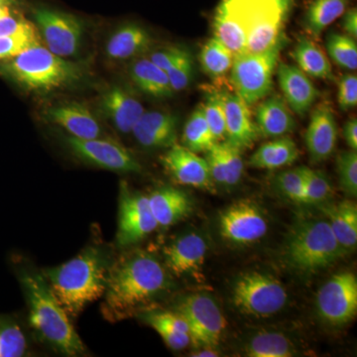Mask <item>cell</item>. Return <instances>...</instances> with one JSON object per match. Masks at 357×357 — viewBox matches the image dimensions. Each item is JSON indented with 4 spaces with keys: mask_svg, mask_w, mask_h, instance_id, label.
I'll return each instance as SVG.
<instances>
[{
    "mask_svg": "<svg viewBox=\"0 0 357 357\" xmlns=\"http://www.w3.org/2000/svg\"><path fill=\"white\" fill-rule=\"evenodd\" d=\"M295 0H220L213 13V37L234 57L260 53L285 39L284 29Z\"/></svg>",
    "mask_w": 357,
    "mask_h": 357,
    "instance_id": "cell-1",
    "label": "cell"
},
{
    "mask_svg": "<svg viewBox=\"0 0 357 357\" xmlns=\"http://www.w3.org/2000/svg\"><path fill=\"white\" fill-rule=\"evenodd\" d=\"M165 266L151 253L136 250L122 255L110 264L102 312L115 323L144 311L170 290Z\"/></svg>",
    "mask_w": 357,
    "mask_h": 357,
    "instance_id": "cell-2",
    "label": "cell"
},
{
    "mask_svg": "<svg viewBox=\"0 0 357 357\" xmlns=\"http://www.w3.org/2000/svg\"><path fill=\"white\" fill-rule=\"evenodd\" d=\"M16 273L27 303L29 324L36 337L63 356H84L86 349L83 340L59 304L42 271L29 265H20Z\"/></svg>",
    "mask_w": 357,
    "mask_h": 357,
    "instance_id": "cell-3",
    "label": "cell"
},
{
    "mask_svg": "<svg viewBox=\"0 0 357 357\" xmlns=\"http://www.w3.org/2000/svg\"><path fill=\"white\" fill-rule=\"evenodd\" d=\"M109 255L98 246H89L69 261L42 271L52 292L70 319L103 297L110 264Z\"/></svg>",
    "mask_w": 357,
    "mask_h": 357,
    "instance_id": "cell-4",
    "label": "cell"
},
{
    "mask_svg": "<svg viewBox=\"0 0 357 357\" xmlns=\"http://www.w3.org/2000/svg\"><path fill=\"white\" fill-rule=\"evenodd\" d=\"M0 74L29 91H50L75 81L79 70L38 43L0 62Z\"/></svg>",
    "mask_w": 357,
    "mask_h": 357,
    "instance_id": "cell-5",
    "label": "cell"
},
{
    "mask_svg": "<svg viewBox=\"0 0 357 357\" xmlns=\"http://www.w3.org/2000/svg\"><path fill=\"white\" fill-rule=\"evenodd\" d=\"M344 255L326 220L298 223L284 249V258L289 266L302 273L325 269Z\"/></svg>",
    "mask_w": 357,
    "mask_h": 357,
    "instance_id": "cell-6",
    "label": "cell"
},
{
    "mask_svg": "<svg viewBox=\"0 0 357 357\" xmlns=\"http://www.w3.org/2000/svg\"><path fill=\"white\" fill-rule=\"evenodd\" d=\"M286 38L260 53H244L234 59L230 69V83L248 105H255L269 95L273 84L275 68L278 65Z\"/></svg>",
    "mask_w": 357,
    "mask_h": 357,
    "instance_id": "cell-7",
    "label": "cell"
},
{
    "mask_svg": "<svg viewBox=\"0 0 357 357\" xmlns=\"http://www.w3.org/2000/svg\"><path fill=\"white\" fill-rule=\"evenodd\" d=\"M232 303L239 312L265 318L281 311L287 303V291L278 279L261 272H248L237 279Z\"/></svg>",
    "mask_w": 357,
    "mask_h": 357,
    "instance_id": "cell-8",
    "label": "cell"
},
{
    "mask_svg": "<svg viewBox=\"0 0 357 357\" xmlns=\"http://www.w3.org/2000/svg\"><path fill=\"white\" fill-rule=\"evenodd\" d=\"M175 312L189 326L191 342L197 349H217L225 332V319L213 298L208 294H190L178 299Z\"/></svg>",
    "mask_w": 357,
    "mask_h": 357,
    "instance_id": "cell-9",
    "label": "cell"
},
{
    "mask_svg": "<svg viewBox=\"0 0 357 357\" xmlns=\"http://www.w3.org/2000/svg\"><path fill=\"white\" fill-rule=\"evenodd\" d=\"M158 229L148 196L129 189L126 182L121 183L119 199L116 244L129 248L139 243Z\"/></svg>",
    "mask_w": 357,
    "mask_h": 357,
    "instance_id": "cell-10",
    "label": "cell"
},
{
    "mask_svg": "<svg viewBox=\"0 0 357 357\" xmlns=\"http://www.w3.org/2000/svg\"><path fill=\"white\" fill-rule=\"evenodd\" d=\"M317 311L321 319L333 326H342L356 318L357 278L351 272L333 275L319 289Z\"/></svg>",
    "mask_w": 357,
    "mask_h": 357,
    "instance_id": "cell-11",
    "label": "cell"
},
{
    "mask_svg": "<svg viewBox=\"0 0 357 357\" xmlns=\"http://www.w3.org/2000/svg\"><path fill=\"white\" fill-rule=\"evenodd\" d=\"M65 143L77 158L105 170L119 173H139L141 166L126 147L107 139H79L65 137Z\"/></svg>",
    "mask_w": 357,
    "mask_h": 357,
    "instance_id": "cell-12",
    "label": "cell"
},
{
    "mask_svg": "<svg viewBox=\"0 0 357 357\" xmlns=\"http://www.w3.org/2000/svg\"><path fill=\"white\" fill-rule=\"evenodd\" d=\"M218 227L225 241L239 245L255 243L268 231L266 217L250 199H241L227 206L220 215Z\"/></svg>",
    "mask_w": 357,
    "mask_h": 357,
    "instance_id": "cell-13",
    "label": "cell"
},
{
    "mask_svg": "<svg viewBox=\"0 0 357 357\" xmlns=\"http://www.w3.org/2000/svg\"><path fill=\"white\" fill-rule=\"evenodd\" d=\"M34 15L47 48L52 53L62 58L77 53L83 24L76 16L47 8L36 9Z\"/></svg>",
    "mask_w": 357,
    "mask_h": 357,
    "instance_id": "cell-14",
    "label": "cell"
},
{
    "mask_svg": "<svg viewBox=\"0 0 357 357\" xmlns=\"http://www.w3.org/2000/svg\"><path fill=\"white\" fill-rule=\"evenodd\" d=\"M161 162L178 184L215 191V184L211 178L208 163L198 153L176 143L161 157Z\"/></svg>",
    "mask_w": 357,
    "mask_h": 357,
    "instance_id": "cell-15",
    "label": "cell"
},
{
    "mask_svg": "<svg viewBox=\"0 0 357 357\" xmlns=\"http://www.w3.org/2000/svg\"><path fill=\"white\" fill-rule=\"evenodd\" d=\"M208 245L201 234L190 232L168 244L163 249L167 270L178 277L197 273L206 259Z\"/></svg>",
    "mask_w": 357,
    "mask_h": 357,
    "instance_id": "cell-16",
    "label": "cell"
},
{
    "mask_svg": "<svg viewBox=\"0 0 357 357\" xmlns=\"http://www.w3.org/2000/svg\"><path fill=\"white\" fill-rule=\"evenodd\" d=\"M225 112V139L238 149L252 146L257 140V126L252 121L248 105L236 91H222Z\"/></svg>",
    "mask_w": 357,
    "mask_h": 357,
    "instance_id": "cell-17",
    "label": "cell"
},
{
    "mask_svg": "<svg viewBox=\"0 0 357 357\" xmlns=\"http://www.w3.org/2000/svg\"><path fill=\"white\" fill-rule=\"evenodd\" d=\"M177 129L176 115L170 112H144L131 132L141 146L149 149H169L177 143Z\"/></svg>",
    "mask_w": 357,
    "mask_h": 357,
    "instance_id": "cell-18",
    "label": "cell"
},
{
    "mask_svg": "<svg viewBox=\"0 0 357 357\" xmlns=\"http://www.w3.org/2000/svg\"><path fill=\"white\" fill-rule=\"evenodd\" d=\"M337 141L335 114L328 105H319L312 112L306 132V144L311 161L319 163L328 159L335 151Z\"/></svg>",
    "mask_w": 357,
    "mask_h": 357,
    "instance_id": "cell-19",
    "label": "cell"
},
{
    "mask_svg": "<svg viewBox=\"0 0 357 357\" xmlns=\"http://www.w3.org/2000/svg\"><path fill=\"white\" fill-rule=\"evenodd\" d=\"M277 74L289 107L301 116L307 114L319 96L309 77L300 68L286 63L279 64Z\"/></svg>",
    "mask_w": 357,
    "mask_h": 357,
    "instance_id": "cell-20",
    "label": "cell"
},
{
    "mask_svg": "<svg viewBox=\"0 0 357 357\" xmlns=\"http://www.w3.org/2000/svg\"><path fill=\"white\" fill-rule=\"evenodd\" d=\"M148 201L158 227L163 229L189 217L192 211L191 199L176 188H159L148 196Z\"/></svg>",
    "mask_w": 357,
    "mask_h": 357,
    "instance_id": "cell-21",
    "label": "cell"
},
{
    "mask_svg": "<svg viewBox=\"0 0 357 357\" xmlns=\"http://www.w3.org/2000/svg\"><path fill=\"white\" fill-rule=\"evenodd\" d=\"M49 121L66 129L79 139L100 138L102 129L95 116L84 105L73 102L52 107L47 112Z\"/></svg>",
    "mask_w": 357,
    "mask_h": 357,
    "instance_id": "cell-22",
    "label": "cell"
},
{
    "mask_svg": "<svg viewBox=\"0 0 357 357\" xmlns=\"http://www.w3.org/2000/svg\"><path fill=\"white\" fill-rule=\"evenodd\" d=\"M255 124L259 135L278 138L292 132L295 119L284 98L273 95L263 100L255 112Z\"/></svg>",
    "mask_w": 357,
    "mask_h": 357,
    "instance_id": "cell-23",
    "label": "cell"
},
{
    "mask_svg": "<svg viewBox=\"0 0 357 357\" xmlns=\"http://www.w3.org/2000/svg\"><path fill=\"white\" fill-rule=\"evenodd\" d=\"M321 213L330 223L335 238L345 255L356 250L357 245V206L352 201L319 204Z\"/></svg>",
    "mask_w": 357,
    "mask_h": 357,
    "instance_id": "cell-24",
    "label": "cell"
},
{
    "mask_svg": "<svg viewBox=\"0 0 357 357\" xmlns=\"http://www.w3.org/2000/svg\"><path fill=\"white\" fill-rule=\"evenodd\" d=\"M139 314L142 321L156 331L173 351H182L191 344L189 326L178 312L144 310Z\"/></svg>",
    "mask_w": 357,
    "mask_h": 357,
    "instance_id": "cell-25",
    "label": "cell"
},
{
    "mask_svg": "<svg viewBox=\"0 0 357 357\" xmlns=\"http://www.w3.org/2000/svg\"><path fill=\"white\" fill-rule=\"evenodd\" d=\"M102 107L115 128L122 133L131 132L141 115L144 114L142 105L122 88L107 91L102 96Z\"/></svg>",
    "mask_w": 357,
    "mask_h": 357,
    "instance_id": "cell-26",
    "label": "cell"
},
{
    "mask_svg": "<svg viewBox=\"0 0 357 357\" xmlns=\"http://www.w3.org/2000/svg\"><path fill=\"white\" fill-rule=\"evenodd\" d=\"M151 43V36L144 28L137 24L124 25L110 37L107 53L114 60H126L144 53Z\"/></svg>",
    "mask_w": 357,
    "mask_h": 357,
    "instance_id": "cell-27",
    "label": "cell"
},
{
    "mask_svg": "<svg viewBox=\"0 0 357 357\" xmlns=\"http://www.w3.org/2000/svg\"><path fill=\"white\" fill-rule=\"evenodd\" d=\"M299 154L296 143L287 136H282L258 148L248 163L253 168L273 170L291 165L298 159Z\"/></svg>",
    "mask_w": 357,
    "mask_h": 357,
    "instance_id": "cell-28",
    "label": "cell"
},
{
    "mask_svg": "<svg viewBox=\"0 0 357 357\" xmlns=\"http://www.w3.org/2000/svg\"><path fill=\"white\" fill-rule=\"evenodd\" d=\"M292 57L307 76L333 79V68L325 52L307 37H300L294 47Z\"/></svg>",
    "mask_w": 357,
    "mask_h": 357,
    "instance_id": "cell-29",
    "label": "cell"
},
{
    "mask_svg": "<svg viewBox=\"0 0 357 357\" xmlns=\"http://www.w3.org/2000/svg\"><path fill=\"white\" fill-rule=\"evenodd\" d=\"M244 354L250 357H292L297 349L292 340L278 332H258L244 344Z\"/></svg>",
    "mask_w": 357,
    "mask_h": 357,
    "instance_id": "cell-30",
    "label": "cell"
},
{
    "mask_svg": "<svg viewBox=\"0 0 357 357\" xmlns=\"http://www.w3.org/2000/svg\"><path fill=\"white\" fill-rule=\"evenodd\" d=\"M351 0H311L304 15V27L312 36L319 37L333 21L344 15Z\"/></svg>",
    "mask_w": 357,
    "mask_h": 357,
    "instance_id": "cell-31",
    "label": "cell"
},
{
    "mask_svg": "<svg viewBox=\"0 0 357 357\" xmlns=\"http://www.w3.org/2000/svg\"><path fill=\"white\" fill-rule=\"evenodd\" d=\"M130 75L136 86L148 95L156 98L173 95L167 73L157 67L150 59L136 61L131 67Z\"/></svg>",
    "mask_w": 357,
    "mask_h": 357,
    "instance_id": "cell-32",
    "label": "cell"
},
{
    "mask_svg": "<svg viewBox=\"0 0 357 357\" xmlns=\"http://www.w3.org/2000/svg\"><path fill=\"white\" fill-rule=\"evenodd\" d=\"M234 59L231 52L215 37L206 41L199 54L202 69L213 81L225 77L231 69Z\"/></svg>",
    "mask_w": 357,
    "mask_h": 357,
    "instance_id": "cell-33",
    "label": "cell"
},
{
    "mask_svg": "<svg viewBox=\"0 0 357 357\" xmlns=\"http://www.w3.org/2000/svg\"><path fill=\"white\" fill-rule=\"evenodd\" d=\"M182 142L183 146L195 153H206L217 143L204 116L203 105L197 107L185 122Z\"/></svg>",
    "mask_w": 357,
    "mask_h": 357,
    "instance_id": "cell-34",
    "label": "cell"
},
{
    "mask_svg": "<svg viewBox=\"0 0 357 357\" xmlns=\"http://www.w3.org/2000/svg\"><path fill=\"white\" fill-rule=\"evenodd\" d=\"M27 340L15 319L0 314V357H21L27 352Z\"/></svg>",
    "mask_w": 357,
    "mask_h": 357,
    "instance_id": "cell-35",
    "label": "cell"
},
{
    "mask_svg": "<svg viewBox=\"0 0 357 357\" xmlns=\"http://www.w3.org/2000/svg\"><path fill=\"white\" fill-rule=\"evenodd\" d=\"M326 49L335 64L344 69L357 68L356 40L349 35L333 32L326 38Z\"/></svg>",
    "mask_w": 357,
    "mask_h": 357,
    "instance_id": "cell-36",
    "label": "cell"
},
{
    "mask_svg": "<svg viewBox=\"0 0 357 357\" xmlns=\"http://www.w3.org/2000/svg\"><path fill=\"white\" fill-rule=\"evenodd\" d=\"M204 100L203 109L208 128L215 142H222L225 139V112L222 91L208 89Z\"/></svg>",
    "mask_w": 357,
    "mask_h": 357,
    "instance_id": "cell-37",
    "label": "cell"
},
{
    "mask_svg": "<svg viewBox=\"0 0 357 357\" xmlns=\"http://www.w3.org/2000/svg\"><path fill=\"white\" fill-rule=\"evenodd\" d=\"M304 204H319L328 201L333 194V185L325 174L307 167H304Z\"/></svg>",
    "mask_w": 357,
    "mask_h": 357,
    "instance_id": "cell-38",
    "label": "cell"
},
{
    "mask_svg": "<svg viewBox=\"0 0 357 357\" xmlns=\"http://www.w3.org/2000/svg\"><path fill=\"white\" fill-rule=\"evenodd\" d=\"M337 170L340 185L345 195L351 198L357 196L356 150L342 151L337 158Z\"/></svg>",
    "mask_w": 357,
    "mask_h": 357,
    "instance_id": "cell-39",
    "label": "cell"
},
{
    "mask_svg": "<svg viewBox=\"0 0 357 357\" xmlns=\"http://www.w3.org/2000/svg\"><path fill=\"white\" fill-rule=\"evenodd\" d=\"M276 187L286 198L295 203L304 204V167H298L279 174L276 177Z\"/></svg>",
    "mask_w": 357,
    "mask_h": 357,
    "instance_id": "cell-40",
    "label": "cell"
},
{
    "mask_svg": "<svg viewBox=\"0 0 357 357\" xmlns=\"http://www.w3.org/2000/svg\"><path fill=\"white\" fill-rule=\"evenodd\" d=\"M222 154L225 174H227V187H234L238 184L243 175L244 163L241 157V150L227 141L218 142Z\"/></svg>",
    "mask_w": 357,
    "mask_h": 357,
    "instance_id": "cell-41",
    "label": "cell"
},
{
    "mask_svg": "<svg viewBox=\"0 0 357 357\" xmlns=\"http://www.w3.org/2000/svg\"><path fill=\"white\" fill-rule=\"evenodd\" d=\"M166 73L174 91H181L187 88L194 74V61L190 52L184 49Z\"/></svg>",
    "mask_w": 357,
    "mask_h": 357,
    "instance_id": "cell-42",
    "label": "cell"
},
{
    "mask_svg": "<svg viewBox=\"0 0 357 357\" xmlns=\"http://www.w3.org/2000/svg\"><path fill=\"white\" fill-rule=\"evenodd\" d=\"M40 43L37 29L0 37V62L15 57L33 45Z\"/></svg>",
    "mask_w": 357,
    "mask_h": 357,
    "instance_id": "cell-43",
    "label": "cell"
},
{
    "mask_svg": "<svg viewBox=\"0 0 357 357\" xmlns=\"http://www.w3.org/2000/svg\"><path fill=\"white\" fill-rule=\"evenodd\" d=\"M338 103L344 112L351 110L357 105V76L347 74L338 82Z\"/></svg>",
    "mask_w": 357,
    "mask_h": 357,
    "instance_id": "cell-44",
    "label": "cell"
},
{
    "mask_svg": "<svg viewBox=\"0 0 357 357\" xmlns=\"http://www.w3.org/2000/svg\"><path fill=\"white\" fill-rule=\"evenodd\" d=\"M206 161L208 163L211 178L215 184L227 187V174L223 165L222 154H220L218 143H215L208 151L206 152Z\"/></svg>",
    "mask_w": 357,
    "mask_h": 357,
    "instance_id": "cell-45",
    "label": "cell"
},
{
    "mask_svg": "<svg viewBox=\"0 0 357 357\" xmlns=\"http://www.w3.org/2000/svg\"><path fill=\"white\" fill-rule=\"evenodd\" d=\"M184 49L180 47H168V48L162 49L155 52L150 57V61L154 63L160 69L166 70L169 69L177 60L178 56L181 55Z\"/></svg>",
    "mask_w": 357,
    "mask_h": 357,
    "instance_id": "cell-46",
    "label": "cell"
},
{
    "mask_svg": "<svg viewBox=\"0 0 357 357\" xmlns=\"http://www.w3.org/2000/svg\"><path fill=\"white\" fill-rule=\"evenodd\" d=\"M342 135L351 149L357 150V121L356 117H352L345 122Z\"/></svg>",
    "mask_w": 357,
    "mask_h": 357,
    "instance_id": "cell-47",
    "label": "cell"
},
{
    "mask_svg": "<svg viewBox=\"0 0 357 357\" xmlns=\"http://www.w3.org/2000/svg\"><path fill=\"white\" fill-rule=\"evenodd\" d=\"M342 25L347 35L354 39L357 38V10L356 7L345 11Z\"/></svg>",
    "mask_w": 357,
    "mask_h": 357,
    "instance_id": "cell-48",
    "label": "cell"
},
{
    "mask_svg": "<svg viewBox=\"0 0 357 357\" xmlns=\"http://www.w3.org/2000/svg\"><path fill=\"white\" fill-rule=\"evenodd\" d=\"M20 9L22 8L18 0H0V20Z\"/></svg>",
    "mask_w": 357,
    "mask_h": 357,
    "instance_id": "cell-49",
    "label": "cell"
},
{
    "mask_svg": "<svg viewBox=\"0 0 357 357\" xmlns=\"http://www.w3.org/2000/svg\"><path fill=\"white\" fill-rule=\"evenodd\" d=\"M192 356L215 357L220 356V352L215 347H199L198 351L192 352Z\"/></svg>",
    "mask_w": 357,
    "mask_h": 357,
    "instance_id": "cell-50",
    "label": "cell"
}]
</instances>
